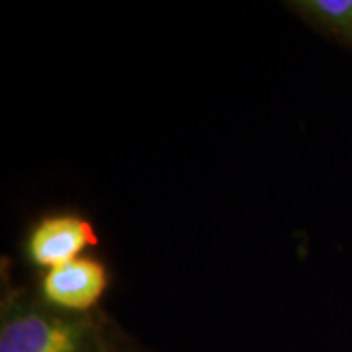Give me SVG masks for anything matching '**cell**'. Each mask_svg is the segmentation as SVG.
I'll return each mask as SVG.
<instances>
[{
    "mask_svg": "<svg viewBox=\"0 0 352 352\" xmlns=\"http://www.w3.org/2000/svg\"><path fill=\"white\" fill-rule=\"evenodd\" d=\"M289 8L307 24L352 50V0H298Z\"/></svg>",
    "mask_w": 352,
    "mask_h": 352,
    "instance_id": "cell-4",
    "label": "cell"
},
{
    "mask_svg": "<svg viewBox=\"0 0 352 352\" xmlns=\"http://www.w3.org/2000/svg\"><path fill=\"white\" fill-rule=\"evenodd\" d=\"M90 315L61 314L45 303L10 300L0 317V352H112Z\"/></svg>",
    "mask_w": 352,
    "mask_h": 352,
    "instance_id": "cell-1",
    "label": "cell"
},
{
    "mask_svg": "<svg viewBox=\"0 0 352 352\" xmlns=\"http://www.w3.org/2000/svg\"><path fill=\"white\" fill-rule=\"evenodd\" d=\"M112 352H133V351H122V349H118L116 344L112 346Z\"/></svg>",
    "mask_w": 352,
    "mask_h": 352,
    "instance_id": "cell-5",
    "label": "cell"
},
{
    "mask_svg": "<svg viewBox=\"0 0 352 352\" xmlns=\"http://www.w3.org/2000/svg\"><path fill=\"white\" fill-rule=\"evenodd\" d=\"M110 284L106 264L94 256H78L43 272L39 298L47 307L71 315H90Z\"/></svg>",
    "mask_w": 352,
    "mask_h": 352,
    "instance_id": "cell-2",
    "label": "cell"
},
{
    "mask_svg": "<svg viewBox=\"0 0 352 352\" xmlns=\"http://www.w3.org/2000/svg\"><path fill=\"white\" fill-rule=\"evenodd\" d=\"M94 245H98V235L85 215L57 212L43 215L25 233L24 256L30 264L50 270L85 256L82 252Z\"/></svg>",
    "mask_w": 352,
    "mask_h": 352,
    "instance_id": "cell-3",
    "label": "cell"
}]
</instances>
